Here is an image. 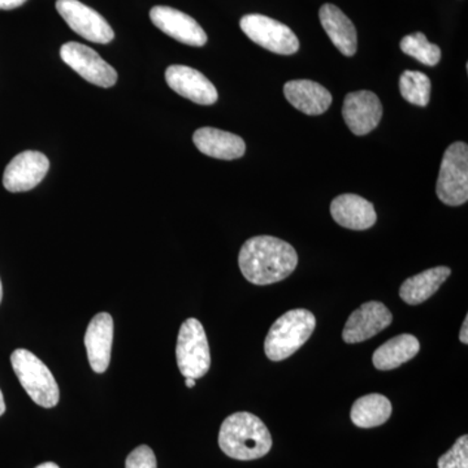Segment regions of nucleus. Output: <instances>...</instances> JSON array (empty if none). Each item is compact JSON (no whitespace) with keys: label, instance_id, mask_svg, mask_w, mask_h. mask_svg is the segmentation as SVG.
<instances>
[{"label":"nucleus","instance_id":"14","mask_svg":"<svg viewBox=\"0 0 468 468\" xmlns=\"http://www.w3.org/2000/svg\"><path fill=\"white\" fill-rule=\"evenodd\" d=\"M165 81L172 90L197 104L209 106L218 101L214 84L198 70L186 66H171L165 70Z\"/></svg>","mask_w":468,"mask_h":468},{"label":"nucleus","instance_id":"30","mask_svg":"<svg viewBox=\"0 0 468 468\" xmlns=\"http://www.w3.org/2000/svg\"><path fill=\"white\" fill-rule=\"evenodd\" d=\"M36 468H58V466L55 464L54 462H46V463L39 464V466Z\"/></svg>","mask_w":468,"mask_h":468},{"label":"nucleus","instance_id":"18","mask_svg":"<svg viewBox=\"0 0 468 468\" xmlns=\"http://www.w3.org/2000/svg\"><path fill=\"white\" fill-rule=\"evenodd\" d=\"M193 143L205 155L234 160L245 155L246 144L239 135L217 128H201L193 134Z\"/></svg>","mask_w":468,"mask_h":468},{"label":"nucleus","instance_id":"6","mask_svg":"<svg viewBox=\"0 0 468 468\" xmlns=\"http://www.w3.org/2000/svg\"><path fill=\"white\" fill-rule=\"evenodd\" d=\"M436 193L448 206H461L468 201V146L454 143L443 154Z\"/></svg>","mask_w":468,"mask_h":468},{"label":"nucleus","instance_id":"5","mask_svg":"<svg viewBox=\"0 0 468 468\" xmlns=\"http://www.w3.org/2000/svg\"><path fill=\"white\" fill-rule=\"evenodd\" d=\"M176 359L185 378H201L211 367L207 335L199 320H185L178 332Z\"/></svg>","mask_w":468,"mask_h":468},{"label":"nucleus","instance_id":"3","mask_svg":"<svg viewBox=\"0 0 468 468\" xmlns=\"http://www.w3.org/2000/svg\"><path fill=\"white\" fill-rule=\"evenodd\" d=\"M316 319L309 310H291L271 326L264 351L268 359L280 362L301 349L315 331Z\"/></svg>","mask_w":468,"mask_h":468},{"label":"nucleus","instance_id":"26","mask_svg":"<svg viewBox=\"0 0 468 468\" xmlns=\"http://www.w3.org/2000/svg\"><path fill=\"white\" fill-rule=\"evenodd\" d=\"M125 468H158V463H156L155 454L151 448L141 445L128 455Z\"/></svg>","mask_w":468,"mask_h":468},{"label":"nucleus","instance_id":"22","mask_svg":"<svg viewBox=\"0 0 468 468\" xmlns=\"http://www.w3.org/2000/svg\"><path fill=\"white\" fill-rule=\"evenodd\" d=\"M392 411V403L383 394H367L354 402L350 418L356 427L374 428L387 423Z\"/></svg>","mask_w":468,"mask_h":468},{"label":"nucleus","instance_id":"12","mask_svg":"<svg viewBox=\"0 0 468 468\" xmlns=\"http://www.w3.org/2000/svg\"><path fill=\"white\" fill-rule=\"evenodd\" d=\"M392 313L380 302H366L354 311L345 324L343 338L346 344L369 340L392 324Z\"/></svg>","mask_w":468,"mask_h":468},{"label":"nucleus","instance_id":"16","mask_svg":"<svg viewBox=\"0 0 468 468\" xmlns=\"http://www.w3.org/2000/svg\"><path fill=\"white\" fill-rule=\"evenodd\" d=\"M331 215L335 223L353 230H366L378 220L374 205L356 194H343L331 203Z\"/></svg>","mask_w":468,"mask_h":468},{"label":"nucleus","instance_id":"28","mask_svg":"<svg viewBox=\"0 0 468 468\" xmlns=\"http://www.w3.org/2000/svg\"><path fill=\"white\" fill-rule=\"evenodd\" d=\"M468 319L466 316V319H464L463 325H462L461 328V334H460V340L461 343H463L464 345H467L468 343Z\"/></svg>","mask_w":468,"mask_h":468},{"label":"nucleus","instance_id":"21","mask_svg":"<svg viewBox=\"0 0 468 468\" xmlns=\"http://www.w3.org/2000/svg\"><path fill=\"white\" fill-rule=\"evenodd\" d=\"M419 350L420 344L415 335H399L375 351L372 363L380 371H390L417 356Z\"/></svg>","mask_w":468,"mask_h":468},{"label":"nucleus","instance_id":"27","mask_svg":"<svg viewBox=\"0 0 468 468\" xmlns=\"http://www.w3.org/2000/svg\"><path fill=\"white\" fill-rule=\"evenodd\" d=\"M26 2L27 0H0V9L8 11V9L21 7Z\"/></svg>","mask_w":468,"mask_h":468},{"label":"nucleus","instance_id":"4","mask_svg":"<svg viewBox=\"0 0 468 468\" xmlns=\"http://www.w3.org/2000/svg\"><path fill=\"white\" fill-rule=\"evenodd\" d=\"M12 368L37 405L51 409L58 405L60 392L54 375L38 356L29 350L17 349L11 356Z\"/></svg>","mask_w":468,"mask_h":468},{"label":"nucleus","instance_id":"1","mask_svg":"<svg viewBox=\"0 0 468 468\" xmlns=\"http://www.w3.org/2000/svg\"><path fill=\"white\" fill-rule=\"evenodd\" d=\"M239 264L242 275L251 284L271 285L294 272L298 255L291 243L276 237L258 236L243 243Z\"/></svg>","mask_w":468,"mask_h":468},{"label":"nucleus","instance_id":"20","mask_svg":"<svg viewBox=\"0 0 468 468\" xmlns=\"http://www.w3.org/2000/svg\"><path fill=\"white\" fill-rule=\"evenodd\" d=\"M451 273L452 270L449 267H435L410 277L401 285L399 297L411 306L423 303L439 291Z\"/></svg>","mask_w":468,"mask_h":468},{"label":"nucleus","instance_id":"8","mask_svg":"<svg viewBox=\"0 0 468 468\" xmlns=\"http://www.w3.org/2000/svg\"><path fill=\"white\" fill-rule=\"evenodd\" d=\"M60 58L82 79L101 88H112L117 82L115 68L110 66L97 51L82 43L68 42L61 46Z\"/></svg>","mask_w":468,"mask_h":468},{"label":"nucleus","instance_id":"31","mask_svg":"<svg viewBox=\"0 0 468 468\" xmlns=\"http://www.w3.org/2000/svg\"><path fill=\"white\" fill-rule=\"evenodd\" d=\"M186 380H185V384H186L187 388H194V385H196V380L194 378H185Z\"/></svg>","mask_w":468,"mask_h":468},{"label":"nucleus","instance_id":"2","mask_svg":"<svg viewBox=\"0 0 468 468\" xmlns=\"http://www.w3.org/2000/svg\"><path fill=\"white\" fill-rule=\"evenodd\" d=\"M218 446L233 460H260L272 448V436L260 418L250 412H236L221 424Z\"/></svg>","mask_w":468,"mask_h":468},{"label":"nucleus","instance_id":"32","mask_svg":"<svg viewBox=\"0 0 468 468\" xmlns=\"http://www.w3.org/2000/svg\"><path fill=\"white\" fill-rule=\"evenodd\" d=\"M2 298H3V286H2V282H0V302H2Z\"/></svg>","mask_w":468,"mask_h":468},{"label":"nucleus","instance_id":"29","mask_svg":"<svg viewBox=\"0 0 468 468\" xmlns=\"http://www.w3.org/2000/svg\"><path fill=\"white\" fill-rule=\"evenodd\" d=\"M5 412V397H3L2 390H0V417Z\"/></svg>","mask_w":468,"mask_h":468},{"label":"nucleus","instance_id":"15","mask_svg":"<svg viewBox=\"0 0 468 468\" xmlns=\"http://www.w3.org/2000/svg\"><path fill=\"white\" fill-rule=\"evenodd\" d=\"M113 343V319L110 314L101 313L91 319L86 329L85 346L92 371L103 374L110 366Z\"/></svg>","mask_w":468,"mask_h":468},{"label":"nucleus","instance_id":"24","mask_svg":"<svg viewBox=\"0 0 468 468\" xmlns=\"http://www.w3.org/2000/svg\"><path fill=\"white\" fill-rule=\"evenodd\" d=\"M399 48L406 55L417 58L424 66L435 67L441 58L439 46L428 41L427 37L420 32L403 37Z\"/></svg>","mask_w":468,"mask_h":468},{"label":"nucleus","instance_id":"19","mask_svg":"<svg viewBox=\"0 0 468 468\" xmlns=\"http://www.w3.org/2000/svg\"><path fill=\"white\" fill-rule=\"evenodd\" d=\"M320 23L324 27L335 48L345 57L356 55L358 48L356 29L349 17L334 5H324L319 12Z\"/></svg>","mask_w":468,"mask_h":468},{"label":"nucleus","instance_id":"7","mask_svg":"<svg viewBox=\"0 0 468 468\" xmlns=\"http://www.w3.org/2000/svg\"><path fill=\"white\" fill-rule=\"evenodd\" d=\"M242 32L271 52L279 55H292L300 50V41L297 36L285 24L264 15H246L239 21Z\"/></svg>","mask_w":468,"mask_h":468},{"label":"nucleus","instance_id":"9","mask_svg":"<svg viewBox=\"0 0 468 468\" xmlns=\"http://www.w3.org/2000/svg\"><path fill=\"white\" fill-rule=\"evenodd\" d=\"M57 9L68 27L88 41L106 45L115 37L106 18L80 0H58Z\"/></svg>","mask_w":468,"mask_h":468},{"label":"nucleus","instance_id":"17","mask_svg":"<svg viewBox=\"0 0 468 468\" xmlns=\"http://www.w3.org/2000/svg\"><path fill=\"white\" fill-rule=\"evenodd\" d=\"M284 95L292 107L310 116L322 115L332 104L331 92L311 80L286 82Z\"/></svg>","mask_w":468,"mask_h":468},{"label":"nucleus","instance_id":"10","mask_svg":"<svg viewBox=\"0 0 468 468\" xmlns=\"http://www.w3.org/2000/svg\"><path fill=\"white\" fill-rule=\"evenodd\" d=\"M50 169L48 156L39 151H24L9 162L3 175V185L11 193L34 189Z\"/></svg>","mask_w":468,"mask_h":468},{"label":"nucleus","instance_id":"13","mask_svg":"<svg viewBox=\"0 0 468 468\" xmlns=\"http://www.w3.org/2000/svg\"><path fill=\"white\" fill-rule=\"evenodd\" d=\"M343 116L345 122L356 135L371 133L380 124L383 106L375 92L362 90L349 92L345 97Z\"/></svg>","mask_w":468,"mask_h":468},{"label":"nucleus","instance_id":"25","mask_svg":"<svg viewBox=\"0 0 468 468\" xmlns=\"http://www.w3.org/2000/svg\"><path fill=\"white\" fill-rule=\"evenodd\" d=\"M439 468H468V436H461L451 451L440 457Z\"/></svg>","mask_w":468,"mask_h":468},{"label":"nucleus","instance_id":"11","mask_svg":"<svg viewBox=\"0 0 468 468\" xmlns=\"http://www.w3.org/2000/svg\"><path fill=\"white\" fill-rule=\"evenodd\" d=\"M154 26L176 41L193 48H202L207 43V34L189 15L165 5H156L150 11Z\"/></svg>","mask_w":468,"mask_h":468},{"label":"nucleus","instance_id":"23","mask_svg":"<svg viewBox=\"0 0 468 468\" xmlns=\"http://www.w3.org/2000/svg\"><path fill=\"white\" fill-rule=\"evenodd\" d=\"M431 84L430 77L418 70H405L399 79V91L403 100L419 107H426L430 103Z\"/></svg>","mask_w":468,"mask_h":468}]
</instances>
